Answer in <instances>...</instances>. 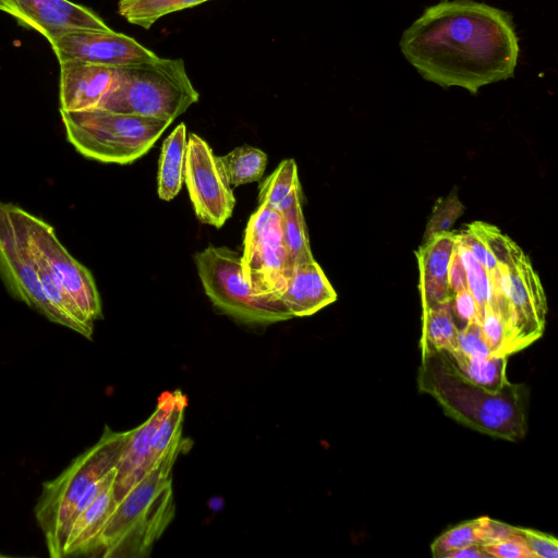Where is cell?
<instances>
[{"label":"cell","instance_id":"4316f807","mask_svg":"<svg viewBox=\"0 0 558 558\" xmlns=\"http://www.w3.org/2000/svg\"><path fill=\"white\" fill-rule=\"evenodd\" d=\"M187 405L185 395L178 390L173 404L159 423L151 439V461H157L177 442L182 440V425Z\"/></svg>","mask_w":558,"mask_h":558},{"label":"cell","instance_id":"7c38bea8","mask_svg":"<svg viewBox=\"0 0 558 558\" xmlns=\"http://www.w3.org/2000/svg\"><path fill=\"white\" fill-rule=\"evenodd\" d=\"M184 183L198 220L221 228L233 213V191L218 156L194 133L187 136Z\"/></svg>","mask_w":558,"mask_h":558},{"label":"cell","instance_id":"83f0119b","mask_svg":"<svg viewBox=\"0 0 558 558\" xmlns=\"http://www.w3.org/2000/svg\"><path fill=\"white\" fill-rule=\"evenodd\" d=\"M456 248L466 276L468 289L475 300L480 317L490 301V282L488 271L476 260L456 232Z\"/></svg>","mask_w":558,"mask_h":558},{"label":"cell","instance_id":"e575fe53","mask_svg":"<svg viewBox=\"0 0 558 558\" xmlns=\"http://www.w3.org/2000/svg\"><path fill=\"white\" fill-rule=\"evenodd\" d=\"M483 548L490 557L533 558L525 543L521 536L515 533V531L510 537L496 543L483 545Z\"/></svg>","mask_w":558,"mask_h":558},{"label":"cell","instance_id":"f546056e","mask_svg":"<svg viewBox=\"0 0 558 558\" xmlns=\"http://www.w3.org/2000/svg\"><path fill=\"white\" fill-rule=\"evenodd\" d=\"M463 210L464 207L459 201L456 190L449 195L439 198L427 221L424 241L435 234L450 231L452 225L462 215Z\"/></svg>","mask_w":558,"mask_h":558},{"label":"cell","instance_id":"3957f363","mask_svg":"<svg viewBox=\"0 0 558 558\" xmlns=\"http://www.w3.org/2000/svg\"><path fill=\"white\" fill-rule=\"evenodd\" d=\"M187 442L173 445L117 502L100 536L99 556L148 557L175 514L172 466Z\"/></svg>","mask_w":558,"mask_h":558},{"label":"cell","instance_id":"6da1fadb","mask_svg":"<svg viewBox=\"0 0 558 558\" xmlns=\"http://www.w3.org/2000/svg\"><path fill=\"white\" fill-rule=\"evenodd\" d=\"M400 48L426 81L472 94L511 77L519 56L510 16L472 0L427 8L403 32Z\"/></svg>","mask_w":558,"mask_h":558},{"label":"cell","instance_id":"5bb4252c","mask_svg":"<svg viewBox=\"0 0 558 558\" xmlns=\"http://www.w3.org/2000/svg\"><path fill=\"white\" fill-rule=\"evenodd\" d=\"M0 11L47 40L77 31H111L97 13L70 0H0Z\"/></svg>","mask_w":558,"mask_h":558},{"label":"cell","instance_id":"d6a6232c","mask_svg":"<svg viewBox=\"0 0 558 558\" xmlns=\"http://www.w3.org/2000/svg\"><path fill=\"white\" fill-rule=\"evenodd\" d=\"M514 531L521 536L533 558H557L558 541L556 537L520 526H514Z\"/></svg>","mask_w":558,"mask_h":558},{"label":"cell","instance_id":"8992f818","mask_svg":"<svg viewBox=\"0 0 558 558\" xmlns=\"http://www.w3.org/2000/svg\"><path fill=\"white\" fill-rule=\"evenodd\" d=\"M68 142L84 157L128 165L144 156L172 123L167 120L92 109L60 110Z\"/></svg>","mask_w":558,"mask_h":558},{"label":"cell","instance_id":"484cf974","mask_svg":"<svg viewBox=\"0 0 558 558\" xmlns=\"http://www.w3.org/2000/svg\"><path fill=\"white\" fill-rule=\"evenodd\" d=\"M209 0H120L118 12L129 23L149 29L160 17Z\"/></svg>","mask_w":558,"mask_h":558},{"label":"cell","instance_id":"e0dca14e","mask_svg":"<svg viewBox=\"0 0 558 558\" xmlns=\"http://www.w3.org/2000/svg\"><path fill=\"white\" fill-rule=\"evenodd\" d=\"M456 247V232L433 235L415 252L420 280L422 310L451 301L453 293L448 283V268Z\"/></svg>","mask_w":558,"mask_h":558},{"label":"cell","instance_id":"9a60e30c","mask_svg":"<svg viewBox=\"0 0 558 558\" xmlns=\"http://www.w3.org/2000/svg\"><path fill=\"white\" fill-rule=\"evenodd\" d=\"M178 390L162 392L154 412L129 435L116 465L113 497L119 502L124 495L153 468L151 439L167 412L174 402Z\"/></svg>","mask_w":558,"mask_h":558},{"label":"cell","instance_id":"603a6c76","mask_svg":"<svg viewBox=\"0 0 558 558\" xmlns=\"http://www.w3.org/2000/svg\"><path fill=\"white\" fill-rule=\"evenodd\" d=\"M218 158L229 184L234 187L260 180L267 165L266 153L248 145L236 147Z\"/></svg>","mask_w":558,"mask_h":558},{"label":"cell","instance_id":"44dd1931","mask_svg":"<svg viewBox=\"0 0 558 558\" xmlns=\"http://www.w3.org/2000/svg\"><path fill=\"white\" fill-rule=\"evenodd\" d=\"M442 352L465 379L487 391L498 392L510 383L506 375L508 355L468 357L457 350Z\"/></svg>","mask_w":558,"mask_h":558},{"label":"cell","instance_id":"9c48e42d","mask_svg":"<svg viewBox=\"0 0 558 558\" xmlns=\"http://www.w3.org/2000/svg\"><path fill=\"white\" fill-rule=\"evenodd\" d=\"M241 263L255 295L279 300L293 269L283 242L280 214L264 203L247 221Z\"/></svg>","mask_w":558,"mask_h":558},{"label":"cell","instance_id":"30bf717a","mask_svg":"<svg viewBox=\"0 0 558 558\" xmlns=\"http://www.w3.org/2000/svg\"><path fill=\"white\" fill-rule=\"evenodd\" d=\"M19 214L33 259L46 267L89 320L94 323L101 318V300L89 269L69 253L52 226L20 206Z\"/></svg>","mask_w":558,"mask_h":558},{"label":"cell","instance_id":"52a82bcc","mask_svg":"<svg viewBox=\"0 0 558 558\" xmlns=\"http://www.w3.org/2000/svg\"><path fill=\"white\" fill-rule=\"evenodd\" d=\"M194 262L204 291L218 312L251 326L293 318L280 300L253 293L238 252L227 246H208L194 255Z\"/></svg>","mask_w":558,"mask_h":558},{"label":"cell","instance_id":"5b68a950","mask_svg":"<svg viewBox=\"0 0 558 558\" xmlns=\"http://www.w3.org/2000/svg\"><path fill=\"white\" fill-rule=\"evenodd\" d=\"M199 98L182 59L154 60L116 69L99 109L173 122Z\"/></svg>","mask_w":558,"mask_h":558},{"label":"cell","instance_id":"74e56055","mask_svg":"<svg viewBox=\"0 0 558 558\" xmlns=\"http://www.w3.org/2000/svg\"><path fill=\"white\" fill-rule=\"evenodd\" d=\"M482 558L490 557L483 548L482 545H471L458 550H454L446 556V558Z\"/></svg>","mask_w":558,"mask_h":558},{"label":"cell","instance_id":"7a4b0ae2","mask_svg":"<svg viewBox=\"0 0 558 558\" xmlns=\"http://www.w3.org/2000/svg\"><path fill=\"white\" fill-rule=\"evenodd\" d=\"M417 388L432 396L444 413L458 423L509 441L522 439L527 429L529 388L509 383L490 392L465 379L442 351L420 344Z\"/></svg>","mask_w":558,"mask_h":558},{"label":"cell","instance_id":"4fadbf2b","mask_svg":"<svg viewBox=\"0 0 558 558\" xmlns=\"http://www.w3.org/2000/svg\"><path fill=\"white\" fill-rule=\"evenodd\" d=\"M59 62L121 68L150 61L158 56L134 38L114 31H77L48 40Z\"/></svg>","mask_w":558,"mask_h":558},{"label":"cell","instance_id":"f1b7e54d","mask_svg":"<svg viewBox=\"0 0 558 558\" xmlns=\"http://www.w3.org/2000/svg\"><path fill=\"white\" fill-rule=\"evenodd\" d=\"M480 519L460 523L439 535L430 545V550L436 558H446L454 550L480 543Z\"/></svg>","mask_w":558,"mask_h":558},{"label":"cell","instance_id":"ffe728a7","mask_svg":"<svg viewBox=\"0 0 558 558\" xmlns=\"http://www.w3.org/2000/svg\"><path fill=\"white\" fill-rule=\"evenodd\" d=\"M186 148V126L182 122L162 143L157 174V192L162 201L173 199L183 186Z\"/></svg>","mask_w":558,"mask_h":558},{"label":"cell","instance_id":"ba28073f","mask_svg":"<svg viewBox=\"0 0 558 558\" xmlns=\"http://www.w3.org/2000/svg\"><path fill=\"white\" fill-rule=\"evenodd\" d=\"M490 304L509 332V354L542 337L547 313L546 299L529 258L523 254L512 263L488 271Z\"/></svg>","mask_w":558,"mask_h":558},{"label":"cell","instance_id":"ac0fdd59","mask_svg":"<svg viewBox=\"0 0 558 558\" xmlns=\"http://www.w3.org/2000/svg\"><path fill=\"white\" fill-rule=\"evenodd\" d=\"M293 317L315 314L337 300V293L314 259L293 268L278 298Z\"/></svg>","mask_w":558,"mask_h":558},{"label":"cell","instance_id":"d6986e66","mask_svg":"<svg viewBox=\"0 0 558 558\" xmlns=\"http://www.w3.org/2000/svg\"><path fill=\"white\" fill-rule=\"evenodd\" d=\"M114 474L93 502L73 521L64 546V557L98 555L100 536L117 502L113 497Z\"/></svg>","mask_w":558,"mask_h":558},{"label":"cell","instance_id":"277c9868","mask_svg":"<svg viewBox=\"0 0 558 558\" xmlns=\"http://www.w3.org/2000/svg\"><path fill=\"white\" fill-rule=\"evenodd\" d=\"M128 435L129 430L116 432L106 426L97 442L78 454L56 478L43 484L35 518L50 557H64L76 504L94 482L116 468Z\"/></svg>","mask_w":558,"mask_h":558},{"label":"cell","instance_id":"cb8c5ba5","mask_svg":"<svg viewBox=\"0 0 558 558\" xmlns=\"http://www.w3.org/2000/svg\"><path fill=\"white\" fill-rule=\"evenodd\" d=\"M450 302L422 310L420 344H427L439 351L457 350L459 330L452 317Z\"/></svg>","mask_w":558,"mask_h":558},{"label":"cell","instance_id":"8fae6325","mask_svg":"<svg viewBox=\"0 0 558 558\" xmlns=\"http://www.w3.org/2000/svg\"><path fill=\"white\" fill-rule=\"evenodd\" d=\"M0 278L15 299L50 322L66 327L65 319L43 291L19 206L3 202H0Z\"/></svg>","mask_w":558,"mask_h":558},{"label":"cell","instance_id":"836d02e7","mask_svg":"<svg viewBox=\"0 0 558 558\" xmlns=\"http://www.w3.org/2000/svg\"><path fill=\"white\" fill-rule=\"evenodd\" d=\"M450 307L458 330H461L472 322L480 320L477 305L469 289L454 292Z\"/></svg>","mask_w":558,"mask_h":558},{"label":"cell","instance_id":"2e32d148","mask_svg":"<svg viewBox=\"0 0 558 558\" xmlns=\"http://www.w3.org/2000/svg\"><path fill=\"white\" fill-rule=\"evenodd\" d=\"M60 110L97 109L112 87L116 69L75 61L59 62Z\"/></svg>","mask_w":558,"mask_h":558},{"label":"cell","instance_id":"7402d4cb","mask_svg":"<svg viewBox=\"0 0 558 558\" xmlns=\"http://www.w3.org/2000/svg\"><path fill=\"white\" fill-rule=\"evenodd\" d=\"M279 214L283 242L292 269L298 265L314 260L302 210V190Z\"/></svg>","mask_w":558,"mask_h":558},{"label":"cell","instance_id":"d4e9b609","mask_svg":"<svg viewBox=\"0 0 558 558\" xmlns=\"http://www.w3.org/2000/svg\"><path fill=\"white\" fill-rule=\"evenodd\" d=\"M299 191H301V184L296 163L294 159H286L260 184L259 204L264 203L281 211Z\"/></svg>","mask_w":558,"mask_h":558},{"label":"cell","instance_id":"8d00e7d4","mask_svg":"<svg viewBox=\"0 0 558 558\" xmlns=\"http://www.w3.org/2000/svg\"><path fill=\"white\" fill-rule=\"evenodd\" d=\"M448 283L452 293L468 289L465 270L456 247L448 268Z\"/></svg>","mask_w":558,"mask_h":558},{"label":"cell","instance_id":"d590c367","mask_svg":"<svg viewBox=\"0 0 558 558\" xmlns=\"http://www.w3.org/2000/svg\"><path fill=\"white\" fill-rule=\"evenodd\" d=\"M480 519V543L481 545L496 543L506 539L514 534V526L494 520L488 517Z\"/></svg>","mask_w":558,"mask_h":558},{"label":"cell","instance_id":"1f68e13d","mask_svg":"<svg viewBox=\"0 0 558 558\" xmlns=\"http://www.w3.org/2000/svg\"><path fill=\"white\" fill-rule=\"evenodd\" d=\"M480 320L466 325L458 331L457 351L468 357H486L493 355L480 327Z\"/></svg>","mask_w":558,"mask_h":558},{"label":"cell","instance_id":"4dcf8cb0","mask_svg":"<svg viewBox=\"0 0 558 558\" xmlns=\"http://www.w3.org/2000/svg\"><path fill=\"white\" fill-rule=\"evenodd\" d=\"M482 335L495 355L509 354V332L500 314L487 304L480 317Z\"/></svg>","mask_w":558,"mask_h":558}]
</instances>
